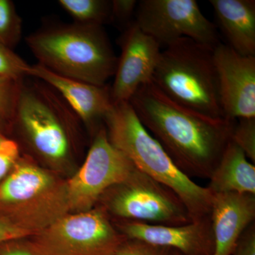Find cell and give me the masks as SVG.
<instances>
[{
    "mask_svg": "<svg viewBox=\"0 0 255 255\" xmlns=\"http://www.w3.org/2000/svg\"><path fill=\"white\" fill-rule=\"evenodd\" d=\"M137 118L188 177L209 179L231 140L236 120L212 118L171 100L152 82L130 101Z\"/></svg>",
    "mask_w": 255,
    "mask_h": 255,
    "instance_id": "1",
    "label": "cell"
},
{
    "mask_svg": "<svg viewBox=\"0 0 255 255\" xmlns=\"http://www.w3.org/2000/svg\"><path fill=\"white\" fill-rule=\"evenodd\" d=\"M104 125L109 140L135 168L174 191L186 206L191 221L211 217L213 194L196 184L174 163L146 130L129 102L115 104Z\"/></svg>",
    "mask_w": 255,
    "mask_h": 255,
    "instance_id": "2",
    "label": "cell"
},
{
    "mask_svg": "<svg viewBox=\"0 0 255 255\" xmlns=\"http://www.w3.org/2000/svg\"><path fill=\"white\" fill-rule=\"evenodd\" d=\"M26 42L38 64L65 78L105 86L115 74L118 57L102 25L53 26L31 33Z\"/></svg>",
    "mask_w": 255,
    "mask_h": 255,
    "instance_id": "3",
    "label": "cell"
},
{
    "mask_svg": "<svg viewBox=\"0 0 255 255\" xmlns=\"http://www.w3.org/2000/svg\"><path fill=\"white\" fill-rule=\"evenodd\" d=\"M79 122L77 114L48 84L38 79L20 82L9 124L16 126L28 145L47 163L56 167L69 163Z\"/></svg>",
    "mask_w": 255,
    "mask_h": 255,
    "instance_id": "4",
    "label": "cell"
},
{
    "mask_svg": "<svg viewBox=\"0 0 255 255\" xmlns=\"http://www.w3.org/2000/svg\"><path fill=\"white\" fill-rule=\"evenodd\" d=\"M152 82L174 102L212 118H225L212 48L188 38L172 42L161 51Z\"/></svg>",
    "mask_w": 255,
    "mask_h": 255,
    "instance_id": "5",
    "label": "cell"
},
{
    "mask_svg": "<svg viewBox=\"0 0 255 255\" xmlns=\"http://www.w3.org/2000/svg\"><path fill=\"white\" fill-rule=\"evenodd\" d=\"M70 212L66 182L20 157L0 182V216L35 235Z\"/></svg>",
    "mask_w": 255,
    "mask_h": 255,
    "instance_id": "6",
    "label": "cell"
},
{
    "mask_svg": "<svg viewBox=\"0 0 255 255\" xmlns=\"http://www.w3.org/2000/svg\"><path fill=\"white\" fill-rule=\"evenodd\" d=\"M97 205L117 221L161 226L192 222L187 207L174 191L137 168L123 182L107 189Z\"/></svg>",
    "mask_w": 255,
    "mask_h": 255,
    "instance_id": "7",
    "label": "cell"
},
{
    "mask_svg": "<svg viewBox=\"0 0 255 255\" xmlns=\"http://www.w3.org/2000/svg\"><path fill=\"white\" fill-rule=\"evenodd\" d=\"M127 239L100 205L69 212L28 238L40 255H116Z\"/></svg>",
    "mask_w": 255,
    "mask_h": 255,
    "instance_id": "8",
    "label": "cell"
},
{
    "mask_svg": "<svg viewBox=\"0 0 255 255\" xmlns=\"http://www.w3.org/2000/svg\"><path fill=\"white\" fill-rule=\"evenodd\" d=\"M134 22L161 47L181 38L212 49L221 43L216 25L203 14L195 0H142L137 2Z\"/></svg>",
    "mask_w": 255,
    "mask_h": 255,
    "instance_id": "9",
    "label": "cell"
},
{
    "mask_svg": "<svg viewBox=\"0 0 255 255\" xmlns=\"http://www.w3.org/2000/svg\"><path fill=\"white\" fill-rule=\"evenodd\" d=\"M135 168L111 143L105 125L101 127L94 135L83 164L66 181L70 212H84L95 208L107 189L123 182Z\"/></svg>",
    "mask_w": 255,
    "mask_h": 255,
    "instance_id": "10",
    "label": "cell"
},
{
    "mask_svg": "<svg viewBox=\"0 0 255 255\" xmlns=\"http://www.w3.org/2000/svg\"><path fill=\"white\" fill-rule=\"evenodd\" d=\"M220 103L226 119L255 118V56L221 43L214 49Z\"/></svg>",
    "mask_w": 255,
    "mask_h": 255,
    "instance_id": "11",
    "label": "cell"
},
{
    "mask_svg": "<svg viewBox=\"0 0 255 255\" xmlns=\"http://www.w3.org/2000/svg\"><path fill=\"white\" fill-rule=\"evenodd\" d=\"M120 43L122 53L110 87L114 105L129 102L140 87L152 80L162 51L160 45L134 21L126 28Z\"/></svg>",
    "mask_w": 255,
    "mask_h": 255,
    "instance_id": "12",
    "label": "cell"
},
{
    "mask_svg": "<svg viewBox=\"0 0 255 255\" xmlns=\"http://www.w3.org/2000/svg\"><path fill=\"white\" fill-rule=\"evenodd\" d=\"M128 239L139 240L179 251L182 255H214L211 217L182 226H161L130 221H112Z\"/></svg>",
    "mask_w": 255,
    "mask_h": 255,
    "instance_id": "13",
    "label": "cell"
},
{
    "mask_svg": "<svg viewBox=\"0 0 255 255\" xmlns=\"http://www.w3.org/2000/svg\"><path fill=\"white\" fill-rule=\"evenodd\" d=\"M28 76L41 80L56 90L82 123L93 130L94 135L103 127L106 116L114 105L108 85L97 86L65 78L38 63L30 65Z\"/></svg>",
    "mask_w": 255,
    "mask_h": 255,
    "instance_id": "14",
    "label": "cell"
},
{
    "mask_svg": "<svg viewBox=\"0 0 255 255\" xmlns=\"http://www.w3.org/2000/svg\"><path fill=\"white\" fill-rule=\"evenodd\" d=\"M213 194L211 221L214 255H232L236 242L255 221V194L227 192Z\"/></svg>",
    "mask_w": 255,
    "mask_h": 255,
    "instance_id": "15",
    "label": "cell"
},
{
    "mask_svg": "<svg viewBox=\"0 0 255 255\" xmlns=\"http://www.w3.org/2000/svg\"><path fill=\"white\" fill-rule=\"evenodd\" d=\"M218 26L231 47L245 56H255V0H211Z\"/></svg>",
    "mask_w": 255,
    "mask_h": 255,
    "instance_id": "16",
    "label": "cell"
},
{
    "mask_svg": "<svg viewBox=\"0 0 255 255\" xmlns=\"http://www.w3.org/2000/svg\"><path fill=\"white\" fill-rule=\"evenodd\" d=\"M211 194L236 192L255 194V166L243 150L230 141L209 178Z\"/></svg>",
    "mask_w": 255,
    "mask_h": 255,
    "instance_id": "17",
    "label": "cell"
},
{
    "mask_svg": "<svg viewBox=\"0 0 255 255\" xmlns=\"http://www.w3.org/2000/svg\"><path fill=\"white\" fill-rule=\"evenodd\" d=\"M58 3L76 20V23L102 26L110 21L111 1L60 0Z\"/></svg>",
    "mask_w": 255,
    "mask_h": 255,
    "instance_id": "18",
    "label": "cell"
},
{
    "mask_svg": "<svg viewBox=\"0 0 255 255\" xmlns=\"http://www.w3.org/2000/svg\"><path fill=\"white\" fill-rule=\"evenodd\" d=\"M21 37V19L14 3L0 0V43L12 48Z\"/></svg>",
    "mask_w": 255,
    "mask_h": 255,
    "instance_id": "19",
    "label": "cell"
},
{
    "mask_svg": "<svg viewBox=\"0 0 255 255\" xmlns=\"http://www.w3.org/2000/svg\"><path fill=\"white\" fill-rule=\"evenodd\" d=\"M30 65L13 51L0 43V78L21 81L28 76Z\"/></svg>",
    "mask_w": 255,
    "mask_h": 255,
    "instance_id": "20",
    "label": "cell"
},
{
    "mask_svg": "<svg viewBox=\"0 0 255 255\" xmlns=\"http://www.w3.org/2000/svg\"><path fill=\"white\" fill-rule=\"evenodd\" d=\"M231 141L238 145L253 164L255 162V118L237 119Z\"/></svg>",
    "mask_w": 255,
    "mask_h": 255,
    "instance_id": "21",
    "label": "cell"
},
{
    "mask_svg": "<svg viewBox=\"0 0 255 255\" xmlns=\"http://www.w3.org/2000/svg\"><path fill=\"white\" fill-rule=\"evenodd\" d=\"M20 156V146L16 140L0 131V182L14 168Z\"/></svg>",
    "mask_w": 255,
    "mask_h": 255,
    "instance_id": "22",
    "label": "cell"
},
{
    "mask_svg": "<svg viewBox=\"0 0 255 255\" xmlns=\"http://www.w3.org/2000/svg\"><path fill=\"white\" fill-rule=\"evenodd\" d=\"M20 82L0 78V117L9 122L14 113Z\"/></svg>",
    "mask_w": 255,
    "mask_h": 255,
    "instance_id": "23",
    "label": "cell"
},
{
    "mask_svg": "<svg viewBox=\"0 0 255 255\" xmlns=\"http://www.w3.org/2000/svg\"><path fill=\"white\" fill-rule=\"evenodd\" d=\"M170 251V248L165 247L127 238L122 243L116 255H169Z\"/></svg>",
    "mask_w": 255,
    "mask_h": 255,
    "instance_id": "24",
    "label": "cell"
},
{
    "mask_svg": "<svg viewBox=\"0 0 255 255\" xmlns=\"http://www.w3.org/2000/svg\"><path fill=\"white\" fill-rule=\"evenodd\" d=\"M138 1L135 0H113L111 1L110 21H116L127 25V27L133 21Z\"/></svg>",
    "mask_w": 255,
    "mask_h": 255,
    "instance_id": "25",
    "label": "cell"
},
{
    "mask_svg": "<svg viewBox=\"0 0 255 255\" xmlns=\"http://www.w3.org/2000/svg\"><path fill=\"white\" fill-rule=\"evenodd\" d=\"M27 238L10 240L0 243V255H40Z\"/></svg>",
    "mask_w": 255,
    "mask_h": 255,
    "instance_id": "26",
    "label": "cell"
},
{
    "mask_svg": "<svg viewBox=\"0 0 255 255\" xmlns=\"http://www.w3.org/2000/svg\"><path fill=\"white\" fill-rule=\"evenodd\" d=\"M232 255H255V223L242 233L233 249Z\"/></svg>",
    "mask_w": 255,
    "mask_h": 255,
    "instance_id": "27",
    "label": "cell"
},
{
    "mask_svg": "<svg viewBox=\"0 0 255 255\" xmlns=\"http://www.w3.org/2000/svg\"><path fill=\"white\" fill-rule=\"evenodd\" d=\"M33 236L31 233L17 227L9 219L0 216V243L10 240L21 239Z\"/></svg>",
    "mask_w": 255,
    "mask_h": 255,
    "instance_id": "28",
    "label": "cell"
},
{
    "mask_svg": "<svg viewBox=\"0 0 255 255\" xmlns=\"http://www.w3.org/2000/svg\"><path fill=\"white\" fill-rule=\"evenodd\" d=\"M9 121L0 117V131L4 132L5 128L9 126Z\"/></svg>",
    "mask_w": 255,
    "mask_h": 255,
    "instance_id": "29",
    "label": "cell"
},
{
    "mask_svg": "<svg viewBox=\"0 0 255 255\" xmlns=\"http://www.w3.org/2000/svg\"><path fill=\"white\" fill-rule=\"evenodd\" d=\"M169 255H182L179 253V251H176V250L171 249L170 253H169Z\"/></svg>",
    "mask_w": 255,
    "mask_h": 255,
    "instance_id": "30",
    "label": "cell"
}]
</instances>
